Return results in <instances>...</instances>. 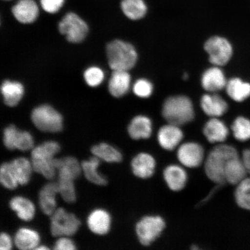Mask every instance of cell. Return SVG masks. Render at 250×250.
<instances>
[{"label": "cell", "instance_id": "4fadbf2b", "mask_svg": "<svg viewBox=\"0 0 250 250\" xmlns=\"http://www.w3.org/2000/svg\"><path fill=\"white\" fill-rule=\"evenodd\" d=\"M131 168L136 177L142 179H149L155 173V159L148 153H140L131 162Z\"/></svg>", "mask_w": 250, "mask_h": 250}, {"label": "cell", "instance_id": "d4e9b609", "mask_svg": "<svg viewBox=\"0 0 250 250\" xmlns=\"http://www.w3.org/2000/svg\"><path fill=\"white\" fill-rule=\"evenodd\" d=\"M248 173L242 159L237 156L228 162L225 169V179L226 183L237 186L247 177Z\"/></svg>", "mask_w": 250, "mask_h": 250}, {"label": "cell", "instance_id": "5bb4252c", "mask_svg": "<svg viewBox=\"0 0 250 250\" xmlns=\"http://www.w3.org/2000/svg\"><path fill=\"white\" fill-rule=\"evenodd\" d=\"M58 193H59L58 182H49L41 189L39 201L41 210L43 214L51 216L57 209L56 197Z\"/></svg>", "mask_w": 250, "mask_h": 250}, {"label": "cell", "instance_id": "2e32d148", "mask_svg": "<svg viewBox=\"0 0 250 250\" xmlns=\"http://www.w3.org/2000/svg\"><path fill=\"white\" fill-rule=\"evenodd\" d=\"M12 14L20 22L24 24L34 22L38 17V6L34 0H20L12 8Z\"/></svg>", "mask_w": 250, "mask_h": 250}, {"label": "cell", "instance_id": "8992f818", "mask_svg": "<svg viewBox=\"0 0 250 250\" xmlns=\"http://www.w3.org/2000/svg\"><path fill=\"white\" fill-rule=\"evenodd\" d=\"M165 227L164 219L159 215L144 217L136 225L137 238L142 245L149 246L161 235Z\"/></svg>", "mask_w": 250, "mask_h": 250}, {"label": "cell", "instance_id": "83f0119b", "mask_svg": "<svg viewBox=\"0 0 250 250\" xmlns=\"http://www.w3.org/2000/svg\"><path fill=\"white\" fill-rule=\"evenodd\" d=\"M90 151L94 156L108 163H120L123 161V156L120 150L107 143L93 146Z\"/></svg>", "mask_w": 250, "mask_h": 250}, {"label": "cell", "instance_id": "277c9868", "mask_svg": "<svg viewBox=\"0 0 250 250\" xmlns=\"http://www.w3.org/2000/svg\"><path fill=\"white\" fill-rule=\"evenodd\" d=\"M107 55L109 67L113 70L129 71L135 65L137 60L134 47L121 40L108 43Z\"/></svg>", "mask_w": 250, "mask_h": 250}, {"label": "cell", "instance_id": "30bf717a", "mask_svg": "<svg viewBox=\"0 0 250 250\" xmlns=\"http://www.w3.org/2000/svg\"><path fill=\"white\" fill-rule=\"evenodd\" d=\"M3 143L9 150L18 149L21 151H26L34 148L32 135L27 131L18 130L13 125L4 129L3 132Z\"/></svg>", "mask_w": 250, "mask_h": 250}, {"label": "cell", "instance_id": "7a4b0ae2", "mask_svg": "<svg viewBox=\"0 0 250 250\" xmlns=\"http://www.w3.org/2000/svg\"><path fill=\"white\" fill-rule=\"evenodd\" d=\"M60 151V145L55 141H47L34 147L31 152L33 171L46 179H54L57 171L54 164L55 156Z\"/></svg>", "mask_w": 250, "mask_h": 250}, {"label": "cell", "instance_id": "603a6c76", "mask_svg": "<svg viewBox=\"0 0 250 250\" xmlns=\"http://www.w3.org/2000/svg\"><path fill=\"white\" fill-rule=\"evenodd\" d=\"M203 111L208 116L217 118L224 115L227 111L228 104L226 101L218 95H205L201 99Z\"/></svg>", "mask_w": 250, "mask_h": 250}, {"label": "cell", "instance_id": "ac0fdd59", "mask_svg": "<svg viewBox=\"0 0 250 250\" xmlns=\"http://www.w3.org/2000/svg\"><path fill=\"white\" fill-rule=\"evenodd\" d=\"M164 177L168 188L173 191H180L186 186L187 172L179 165H171L165 168Z\"/></svg>", "mask_w": 250, "mask_h": 250}, {"label": "cell", "instance_id": "4dcf8cb0", "mask_svg": "<svg viewBox=\"0 0 250 250\" xmlns=\"http://www.w3.org/2000/svg\"><path fill=\"white\" fill-rule=\"evenodd\" d=\"M121 9L124 14L132 20H139L146 15L147 7L144 0H123Z\"/></svg>", "mask_w": 250, "mask_h": 250}, {"label": "cell", "instance_id": "7402d4cb", "mask_svg": "<svg viewBox=\"0 0 250 250\" xmlns=\"http://www.w3.org/2000/svg\"><path fill=\"white\" fill-rule=\"evenodd\" d=\"M152 130L151 120L143 115L134 117L127 128L128 133L131 138L136 140L149 138Z\"/></svg>", "mask_w": 250, "mask_h": 250}, {"label": "cell", "instance_id": "4316f807", "mask_svg": "<svg viewBox=\"0 0 250 250\" xmlns=\"http://www.w3.org/2000/svg\"><path fill=\"white\" fill-rule=\"evenodd\" d=\"M81 164L82 171L87 181L97 186L107 185V179L100 173L98 170L101 164V159L94 156L89 160L83 161Z\"/></svg>", "mask_w": 250, "mask_h": 250}, {"label": "cell", "instance_id": "ee69618b", "mask_svg": "<svg viewBox=\"0 0 250 250\" xmlns=\"http://www.w3.org/2000/svg\"><path fill=\"white\" fill-rule=\"evenodd\" d=\"M6 1H9V0H6Z\"/></svg>", "mask_w": 250, "mask_h": 250}, {"label": "cell", "instance_id": "ffe728a7", "mask_svg": "<svg viewBox=\"0 0 250 250\" xmlns=\"http://www.w3.org/2000/svg\"><path fill=\"white\" fill-rule=\"evenodd\" d=\"M131 78L127 71L114 70L109 80L108 89L115 98H120L129 91Z\"/></svg>", "mask_w": 250, "mask_h": 250}, {"label": "cell", "instance_id": "f546056e", "mask_svg": "<svg viewBox=\"0 0 250 250\" xmlns=\"http://www.w3.org/2000/svg\"><path fill=\"white\" fill-rule=\"evenodd\" d=\"M226 89L230 98L237 102L245 101L250 96V83L239 78H232L228 81Z\"/></svg>", "mask_w": 250, "mask_h": 250}, {"label": "cell", "instance_id": "3957f363", "mask_svg": "<svg viewBox=\"0 0 250 250\" xmlns=\"http://www.w3.org/2000/svg\"><path fill=\"white\" fill-rule=\"evenodd\" d=\"M162 115L168 124L181 126L194 118V110L191 101L187 97H170L165 101Z\"/></svg>", "mask_w": 250, "mask_h": 250}, {"label": "cell", "instance_id": "9a60e30c", "mask_svg": "<svg viewBox=\"0 0 250 250\" xmlns=\"http://www.w3.org/2000/svg\"><path fill=\"white\" fill-rule=\"evenodd\" d=\"M87 225L93 233L105 235L110 230L111 218L108 212L103 209L94 210L87 218Z\"/></svg>", "mask_w": 250, "mask_h": 250}, {"label": "cell", "instance_id": "7bdbcfd3", "mask_svg": "<svg viewBox=\"0 0 250 250\" xmlns=\"http://www.w3.org/2000/svg\"><path fill=\"white\" fill-rule=\"evenodd\" d=\"M187 78H188V74H184V77H183V79L187 80Z\"/></svg>", "mask_w": 250, "mask_h": 250}, {"label": "cell", "instance_id": "b9f144b4", "mask_svg": "<svg viewBox=\"0 0 250 250\" xmlns=\"http://www.w3.org/2000/svg\"><path fill=\"white\" fill-rule=\"evenodd\" d=\"M49 249L48 248V247H46L44 245L42 246H39L37 247V248L36 249V250H49Z\"/></svg>", "mask_w": 250, "mask_h": 250}, {"label": "cell", "instance_id": "d6986e66", "mask_svg": "<svg viewBox=\"0 0 250 250\" xmlns=\"http://www.w3.org/2000/svg\"><path fill=\"white\" fill-rule=\"evenodd\" d=\"M203 133L209 142L221 143L227 139L229 130L223 121L212 118L205 125Z\"/></svg>", "mask_w": 250, "mask_h": 250}, {"label": "cell", "instance_id": "ba28073f", "mask_svg": "<svg viewBox=\"0 0 250 250\" xmlns=\"http://www.w3.org/2000/svg\"><path fill=\"white\" fill-rule=\"evenodd\" d=\"M59 30L66 37L68 42L79 43L85 39L88 32V26L77 14L70 12L59 23Z\"/></svg>", "mask_w": 250, "mask_h": 250}, {"label": "cell", "instance_id": "44dd1931", "mask_svg": "<svg viewBox=\"0 0 250 250\" xmlns=\"http://www.w3.org/2000/svg\"><path fill=\"white\" fill-rule=\"evenodd\" d=\"M227 83L226 78L223 71L218 67L209 68L203 74L202 86L207 91H218L226 87Z\"/></svg>", "mask_w": 250, "mask_h": 250}, {"label": "cell", "instance_id": "cb8c5ba5", "mask_svg": "<svg viewBox=\"0 0 250 250\" xmlns=\"http://www.w3.org/2000/svg\"><path fill=\"white\" fill-rule=\"evenodd\" d=\"M40 237L38 232L27 228H21L16 232L14 243L18 249H36L40 245Z\"/></svg>", "mask_w": 250, "mask_h": 250}, {"label": "cell", "instance_id": "f35d334b", "mask_svg": "<svg viewBox=\"0 0 250 250\" xmlns=\"http://www.w3.org/2000/svg\"><path fill=\"white\" fill-rule=\"evenodd\" d=\"M66 237L62 236L55 243L54 249L56 250H75L77 249L74 242Z\"/></svg>", "mask_w": 250, "mask_h": 250}, {"label": "cell", "instance_id": "484cf974", "mask_svg": "<svg viewBox=\"0 0 250 250\" xmlns=\"http://www.w3.org/2000/svg\"><path fill=\"white\" fill-rule=\"evenodd\" d=\"M9 207L16 212L17 216L24 221L33 220L36 213L34 203L30 199L21 196H15L9 201Z\"/></svg>", "mask_w": 250, "mask_h": 250}, {"label": "cell", "instance_id": "74e56055", "mask_svg": "<svg viewBox=\"0 0 250 250\" xmlns=\"http://www.w3.org/2000/svg\"><path fill=\"white\" fill-rule=\"evenodd\" d=\"M64 0H40L43 10L49 14H55L60 10Z\"/></svg>", "mask_w": 250, "mask_h": 250}, {"label": "cell", "instance_id": "d590c367", "mask_svg": "<svg viewBox=\"0 0 250 250\" xmlns=\"http://www.w3.org/2000/svg\"><path fill=\"white\" fill-rule=\"evenodd\" d=\"M84 78L87 85L92 87L98 86L104 80V75L103 71L98 67H92L85 71Z\"/></svg>", "mask_w": 250, "mask_h": 250}, {"label": "cell", "instance_id": "52a82bcc", "mask_svg": "<svg viewBox=\"0 0 250 250\" xmlns=\"http://www.w3.org/2000/svg\"><path fill=\"white\" fill-rule=\"evenodd\" d=\"M51 232L54 237L71 236L77 232L81 221L76 215L63 208L56 209L51 215Z\"/></svg>", "mask_w": 250, "mask_h": 250}, {"label": "cell", "instance_id": "836d02e7", "mask_svg": "<svg viewBox=\"0 0 250 250\" xmlns=\"http://www.w3.org/2000/svg\"><path fill=\"white\" fill-rule=\"evenodd\" d=\"M74 181L67 178L58 177L59 193L65 202L73 203L77 199Z\"/></svg>", "mask_w": 250, "mask_h": 250}, {"label": "cell", "instance_id": "9c48e42d", "mask_svg": "<svg viewBox=\"0 0 250 250\" xmlns=\"http://www.w3.org/2000/svg\"><path fill=\"white\" fill-rule=\"evenodd\" d=\"M205 49L209 55L210 62L218 66L226 65L232 57V45L223 37H211L205 43Z\"/></svg>", "mask_w": 250, "mask_h": 250}, {"label": "cell", "instance_id": "d6a6232c", "mask_svg": "<svg viewBox=\"0 0 250 250\" xmlns=\"http://www.w3.org/2000/svg\"><path fill=\"white\" fill-rule=\"evenodd\" d=\"M233 136L240 142L250 139V120L245 117L237 118L232 126Z\"/></svg>", "mask_w": 250, "mask_h": 250}, {"label": "cell", "instance_id": "7c38bea8", "mask_svg": "<svg viewBox=\"0 0 250 250\" xmlns=\"http://www.w3.org/2000/svg\"><path fill=\"white\" fill-rule=\"evenodd\" d=\"M182 130L177 125L168 124L159 130L158 140L159 145L167 151H173L183 139Z\"/></svg>", "mask_w": 250, "mask_h": 250}, {"label": "cell", "instance_id": "e575fe53", "mask_svg": "<svg viewBox=\"0 0 250 250\" xmlns=\"http://www.w3.org/2000/svg\"><path fill=\"white\" fill-rule=\"evenodd\" d=\"M0 183L8 189L14 190L19 186L9 169L8 162L2 163L0 167Z\"/></svg>", "mask_w": 250, "mask_h": 250}, {"label": "cell", "instance_id": "8d00e7d4", "mask_svg": "<svg viewBox=\"0 0 250 250\" xmlns=\"http://www.w3.org/2000/svg\"><path fill=\"white\" fill-rule=\"evenodd\" d=\"M153 86L149 81L141 79L136 81L133 86L134 94L140 98H146L151 95Z\"/></svg>", "mask_w": 250, "mask_h": 250}, {"label": "cell", "instance_id": "8fae6325", "mask_svg": "<svg viewBox=\"0 0 250 250\" xmlns=\"http://www.w3.org/2000/svg\"><path fill=\"white\" fill-rule=\"evenodd\" d=\"M177 155L180 163L184 167L196 168L204 161L205 150L198 143L188 142L180 146Z\"/></svg>", "mask_w": 250, "mask_h": 250}, {"label": "cell", "instance_id": "e0dca14e", "mask_svg": "<svg viewBox=\"0 0 250 250\" xmlns=\"http://www.w3.org/2000/svg\"><path fill=\"white\" fill-rule=\"evenodd\" d=\"M8 163L9 169L19 185L25 186L29 183L33 171L31 161L24 157H20Z\"/></svg>", "mask_w": 250, "mask_h": 250}, {"label": "cell", "instance_id": "ab89813d", "mask_svg": "<svg viewBox=\"0 0 250 250\" xmlns=\"http://www.w3.org/2000/svg\"><path fill=\"white\" fill-rule=\"evenodd\" d=\"M12 248V242L10 236L5 232H1L0 235V250H10Z\"/></svg>", "mask_w": 250, "mask_h": 250}, {"label": "cell", "instance_id": "5b68a950", "mask_svg": "<svg viewBox=\"0 0 250 250\" xmlns=\"http://www.w3.org/2000/svg\"><path fill=\"white\" fill-rule=\"evenodd\" d=\"M31 120L37 129L43 132L58 133L63 127L61 114L48 105L34 109L31 114Z\"/></svg>", "mask_w": 250, "mask_h": 250}, {"label": "cell", "instance_id": "60d3db41", "mask_svg": "<svg viewBox=\"0 0 250 250\" xmlns=\"http://www.w3.org/2000/svg\"><path fill=\"white\" fill-rule=\"evenodd\" d=\"M241 159L247 170L250 173V148L244 150Z\"/></svg>", "mask_w": 250, "mask_h": 250}, {"label": "cell", "instance_id": "1f68e13d", "mask_svg": "<svg viewBox=\"0 0 250 250\" xmlns=\"http://www.w3.org/2000/svg\"><path fill=\"white\" fill-rule=\"evenodd\" d=\"M234 198L240 208L250 211V178L246 177L237 184Z\"/></svg>", "mask_w": 250, "mask_h": 250}, {"label": "cell", "instance_id": "f1b7e54d", "mask_svg": "<svg viewBox=\"0 0 250 250\" xmlns=\"http://www.w3.org/2000/svg\"><path fill=\"white\" fill-rule=\"evenodd\" d=\"M1 90L5 104L9 107L17 105L24 94V87L21 83L10 81L2 83Z\"/></svg>", "mask_w": 250, "mask_h": 250}, {"label": "cell", "instance_id": "6da1fadb", "mask_svg": "<svg viewBox=\"0 0 250 250\" xmlns=\"http://www.w3.org/2000/svg\"><path fill=\"white\" fill-rule=\"evenodd\" d=\"M239 156L237 149L232 146L220 145L215 146L205 159L206 176L212 182L218 185L226 184L225 169L228 162L231 159Z\"/></svg>", "mask_w": 250, "mask_h": 250}]
</instances>
